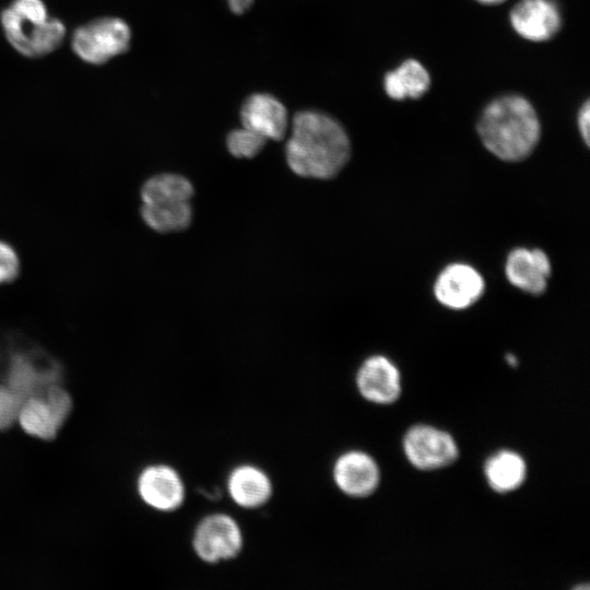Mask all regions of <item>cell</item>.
Returning a JSON list of instances; mask_svg holds the SVG:
<instances>
[{"label": "cell", "mask_w": 590, "mask_h": 590, "mask_svg": "<svg viewBox=\"0 0 590 590\" xmlns=\"http://www.w3.org/2000/svg\"><path fill=\"white\" fill-rule=\"evenodd\" d=\"M351 155V142L342 125L317 110L296 113L285 145L290 168L302 177L330 179Z\"/></svg>", "instance_id": "obj_1"}, {"label": "cell", "mask_w": 590, "mask_h": 590, "mask_svg": "<svg viewBox=\"0 0 590 590\" xmlns=\"http://www.w3.org/2000/svg\"><path fill=\"white\" fill-rule=\"evenodd\" d=\"M477 133L486 150L497 158L519 162L536 148L541 123L527 98L508 94L486 105L477 121Z\"/></svg>", "instance_id": "obj_2"}, {"label": "cell", "mask_w": 590, "mask_h": 590, "mask_svg": "<svg viewBox=\"0 0 590 590\" xmlns=\"http://www.w3.org/2000/svg\"><path fill=\"white\" fill-rule=\"evenodd\" d=\"M130 42L129 25L119 17L105 16L78 27L73 32L71 47L86 63L101 66L125 54Z\"/></svg>", "instance_id": "obj_3"}, {"label": "cell", "mask_w": 590, "mask_h": 590, "mask_svg": "<svg viewBox=\"0 0 590 590\" xmlns=\"http://www.w3.org/2000/svg\"><path fill=\"white\" fill-rule=\"evenodd\" d=\"M0 23L11 46L27 58H40L51 54L60 47L66 35V26L60 20H30L10 7L2 10Z\"/></svg>", "instance_id": "obj_4"}, {"label": "cell", "mask_w": 590, "mask_h": 590, "mask_svg": "<svg viewBox=\"0 0 590 590\" xmlns=\"http://www.w3.org/2000/svg\"><path fill=\"white\" fill-rule=\"evenodd\" d=\"M72 409L66 390L57 384L42 394L25 399L17 421L25 433L45 440L54 439Z\"/></svg>", "instance_id": "obj_5"}, {"label": "cell", "mask_w": 590, "mask_h": 590, "mask_svg": "<svg viewBox=\"0 0 590 590\" xmlns=\"http://www.w3.org/2000/svg\"><path fill=\"white\" fill-rule=\"evenodd\" d=\"M403 448L409 461L421 470L447 467L459 455L451 435L428 425L411 427L404 436Z\"/></svg>", "instance_id": "obj_6"}, {"label": "cell", "mask_w": 590, "mask_h": 590, "mask_svg": "<svg viewBox=\"0 0 590 590\" xmlns=\"http://www.w3.org/2000/svg\"><path fill=\"white\" fill-rule=\"evenodd\" d=\"M241 546L243 536L238 524L223 514L204 518L193 535V548L206 563L231 559L240 552Z\"/></svg>", "instance_id": "obj_7"}, {"label": "cell", "mask_w": 590, "mask_h": 590, "mask_svg": "<svg viewBox=\"0 0 590 590\" xmlns=\"http://www.w3.org/2000/svg\"><path fill=\"white\" fill-rule=\"evenodd\" d=\"M485 281L472 266L453 262L446 266L434 283V295L445 307L462 310L474 305L484 294Z\"/></svg>", "instance_id": "obj_8"}, {"label": "cell", "mask_w": 590, "mask_h": 590, "mask_svg": "<svg viewBox=\"0 0 590 590\" xmlns=\"http://www.w3.org/2000/svg\"><path fill=\"white\" fill-rule=\"evenodd\" d=\"M514 31L530 42L553 38L562 26V14L553 0H519L510 11Z\"/></svg>", "instance_id": "obj_9"}, {"label": "cell", "mask_w": 590, "mask_h": 590, "mask_svg": "<svg viewBox=\"0 0 590 590\" xmlns=\"http://www.w3.org/2000/svg\"><path fill=\"white\" fill-rule=\"evenodd\" d=\"M551 272V260L540 248H515L505 262V274L509 283L532 295L545 292Z\"/></svg>", "instance_id": "obj_10"}, {"label": "cell", "mask_w": 590, "mask_h": 590, "mask_svg": "<svg viewBox=\"0 0 590 590\" xmlns=\"http://www.w3.org/2000/svg\"><path fill=\"white\" fill-rule=\"evenodd\" d=\"M356 385L361 394L378 404H390L398 400L401 392L400 373L386 356L368 357L359 367Z\"/></svg>", "instance_id": "obj_11"}, {"label": "cell", "mask_w": 590, "mask_h": 590, "mask_svg": "<svg viewBox=\"0 0 590 590\" xmlns=\"http://www.w3.org/2000/svg\"><path fill=\"white\" fill-rule=\"evenodd\" d=\"M240 118L244 127L267 140L283 139L288 125L285 106L269 93H255L248 96L241 105Z\"/></svg>", "instance_id": "obj_12"}, {"label": "cell", "mask_w": 590, "mask_h": 590, "mask_svg": "<svg viewBox=\"0 0 590 590\" xmlns=\"http://www.w3.org/2000/svg\"><path fill=\"white\" fill-rule=\"evenodd\" d=\"M138 491L144 503L161 511L177 509L185 497L179 475L165 465L145 469L138 480Z\"/></svg>", "instance_id": "obj_13"}, {"label": "cell", "mask_w": 590, "mask_h": 590, "mask_svg": "<svg viewBox=\"0 0 590 590\" xmlns=\"http://www.w3.org/2000/svg\"><path fill=\"white\" fill-rule=\"evenodd\" d=\"M333 477L338 487L354 497L371 494L379 483V470L371 457L362 451H349L335 462Z\"/></svg>", "instance_id": "obj_14"}, {"label": "cell", "mask_w": 590, "mask_h": 590, "mask_svg": "<svg viewBox=\"0 0 590 590\" xmlns=\"http://www.w3.org/2000/svg\"><path fill=\"white\" fill-rule=\"evenodd\" d=\"M57 367L39 366L31 353H15L10 359L7 386L24 400L42 394L47 388L56 385Z\"/></svg>", "instance_id": "obj_15"}, {"label": "cell", "mask_w": 590, "mask_h": 590, "mask_svg": "<svg viewBox=\"0 0 590 590\" xmlns=\"http://www.w3.org/2000/svg\"><path fill=\"white\" fill-rule=\"evenodd\" d=\"M227 488L233 500L245 508L263 505L272 493L267 474L251 465H241L233 470L228 477Z\"/></svg>", "instance_id": "obj_16"}, {"label": "cell", "mask_w": 590, "mask_h": 590, "mask_svg": "<svg viewBox=\"0 0 590 590\" xmlns=\"http://www.w3.org/2000/svg\"><path fill=\"white\" fill-rule=\"evenodd\" d=\"M430 86V75L427 69L415 59L403 61L398 68L386 73L384 90L396 101L420 98Z\"/></svg>", "instance_id": "obj_17"}, {"label": "cell", "mask_w": 590, "mask_h": 590, "mask_svg": "<svg viewBox=\"0 0 590 590\" xmlns=\"http://www.w3.org/2000/svg\"><path fill=\"white\" fill-rule=\"evenodd\" d=\"M144 223L155 232H179L189 226L192 210L189 201H160L142 203L140 209Z\"/></svg>", "instance_id": "obj_18"}, {"label": "cell", "mask_w": 590, "mask_h": 590, "mask_svg": "<svg viewBox=\"0 0 590 590\" xmlns=\"http://www.w3.org/2000/svg\"><path fill=\"white\" fill-rule=\"evenodd\" d=\"M527 468L520 455L502 450L485 463V475L489 486L498 493L518 488L524 481Z\"/></svg>", "instance_id": "obj_19"}, {"label": "cell", "mask_w": 590, "mask_h": 590, "mask_svg": "<svg viewBox=\"0 0 590 590\" xmlns=\"http://www.w3.org/2000/svg\"><path fill=\"white\" fill-rule=\"evenodd\" d=\"M193 196V186L186 178L177 174H160L148 179L141 188V200L156 201H190Z\"/></svg>", "instance_id": "obj_20"}, {"label": "cell", "mask_w": 590, "mask_h": 590, "mask_svg": "<svg viewBox=\"0 0 590 590\" xmlns=\"http://www.w3.org/2000/svg\"><path fill=\"white\" fill-rule=\"evenodd\" d=\"M267 139L243 126L227 134L226 146L228 152L238 158H250L261 152Z\"/></svg>", "instance_id": "obj_21"}, {"label": "cell", "mask_w": 590, "mask_h": 590, "mask_svg": "<svg viewBox=\"0 0 590 590\" xmlns=\"http://www.w3.org/2000/svg\"><path fill=\"white\" fill-rule=\"evenodd\" d=\"M24 399L7 385H0V430L17 421Z\"/></svg>", "instance_id": "obj_22"}, {"label": "cell", "mask_w": 590, "mask_h": 590, "mask_svg": "<svg viewBox=\"0 0 590 590\" xmlns=\"http://www.w3.org/2000/svg\"><path fill=\"white\" fill-rule=\"evenodd\" d=\"M21 261L16 250L0 239V285L13 282L20 274Z\"/></svg>", "instance_id": "obj_23"}, {"label": "cell", "mask_w": 590, "mask_h": 590, "mask_svg": "<svg viewBox=\"0 0 590 590\" xmlns=\"http://www.w3.org/2000/svg\"><path fill=\"white\" fill-rule=\"evenodd\" d=\"M10 8L21 16L34 21H45L49 17L42 0H13Z\"/></svg>", "instance_id": "obj_24"}, {"label": "cell", "mask_w": 590, "mask_h": 590, "mask_svg": "<svg viewBox=\"0 0 590 590\" xmlns=\"http://www.w3.org/2000/svg\"><path fill=\"white\" fill-rule=\"evenodd\" d=\"M577 127L579 130V133L586 143V145H589L590 142V105L589 101L587 99L581 107L579 108L578 115H577Z\"/></svg>", "instance_id": "obj_25"}, {"label": "cell", "mask_w": 590, "mask_h": 590, "mask_svg": "<svg viewBox=\"0 0 590 590\" xmlns=\"http://www.w3.org/2000/svg\"><path fill=\"white\" fill-rule=\"evenodd\" d=\"M229 10L235 14H243L249 10L253 0H226Z\"/></svg>", "instance_id": "obj_26"}, {"label": "cell", "mask_w": 590, "mask_h": 590, "mask_svg": "<svg viewBox=\"0 0 590 590\" xmlns=\"http://www.w3.org/2000/svg\"><path fill=\"white\" fill-rule=\"evenodd\" d=\"M482 4H487V5H495V4H499L502 2H504L505 0H475Z\"/></svg>", "instance_id": "obj_27"}, {"label": "cell", "mask_w": 590, "mask_h": 590, "mask_svg": "<svg viewBox=\"0 0 590 590\" xmlns=\"http://www.w3.org/2000/svg\"><path fill=\"white\" fill-rule=\"evenodd\" d=\"M506 359H507V363L510 365V366H516L517 365V359L516 357L512 355V354H508L506 356Z\"/></svg>", "instance_id": "obj_28"}]
</instances>
